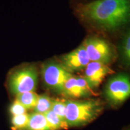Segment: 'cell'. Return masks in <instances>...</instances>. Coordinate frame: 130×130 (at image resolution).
Segmentation results:
<instances>
[{"label":"cell","mask_w":130,"mask_h":130,"mask_svg":"<svg viewBox=\"0 0 130 130\" xmlns=\"http://www.w3.org/2000/svg\"><path fill=\"white\" fill-rule=\"evenodd\" d=\"M51 110L61 119L66 121V101L59 100H53Z\"/></svg>","instance_id":"15"},{"label":"cell","mask_w":130,"mask_h":130,"mask_svg":"<svg viewBox=\"0 0 130 130\" xmlns=\"http://www.w3.org/2000/svg\"><path fill=\"white\" fill-rule=\"evenodd\" d=\"M113 73V70L105 63L90 61L85 68L84 78L92 88H96L108 75Z\"/></svg>","instance_id":"7"},{"label":"cell","mask_w":130,"mask_h":130,"mask_svg":"<svg viewBox=\"0 0 130 130\" xmlns=\"http://www.w3.org/2000/svg\"><path fill=\"white\" fill-rule=\"evenodd\" d=\"M49 126L51 130L66 129L68 128V125L65 121L58 116L51 110L45 114Z\"/></svg>","instance_id":"12"},{"label":"cell","mask_w":130,"mask_h":130,"mask_svg":"<svg viewBox=\"0 0 130 130\" xmlns=\"http://www.w3.org/2000/svg\"><path fill=\"white\" fill-rule=\"evenodd\" d=\"M90 62L88 54L83 45L63 57L64 67L68 71L82 69Z\"/></svg>","instance_id":"8"},{"label":"cell","mask_w":130,"mask_h":130,"mask_svg":"<svg viewBox=\"0 0 130 130\" xmlns=\"http://www.w3.org/2000/svg\"><path fill=\"white\" fill-rule=\"evenodd\" d=\"M63 93L68 96L78 98L84 96V94L81 90L77 81V78L71 77L68 79L64 85Z\"/></svg>","instance_id":"10"},{"label":"cell","mask_w":130,"mask_h":130,"mask_svg":"<svg viewBox=\"0 0 130 130\" xmlns=\"http://www.w3.org/2000/svg\"><path fill=\"white\" fill-rule=\"evenodd\" d=\"M66 122L69 126H79L91 122L102 111L101 103L97 100L66 101Z\"/></svg>","instance_id":"2"},{"label":"cell","mask_w":130,"mask_h":130,"mask_svg":"<svg viewBox=\"0 0 130 130\" xmlns=\"http://www.w3.org/2000/svg\"><path fill=\"white\" fill-rule=\"evenodd\" d=\"M123 51L125 57L130 61V31L126 36L123 43Z\"/></svg>","instance_id":"17"},{"label":"cell","mask_w":130,"mask_h":130,"mask_svg":"<svg viewBox=\"0 0 130 130\" xmlns=\"http://www.w3.org/2000/svg\"><path fill=\"white\" fill-rule=\"evenodd\" d=\"M53 100H52L51 98L46 95L39 96L36 105L34 109L35 112L45 115V113L51 110Z\"/></svg>","instance_id":"13"},{"label":"cell","mask_w":130,"mask_h":130,"mask_svg":"<svg viewBox=\"0 0 130 130\" xmlns=\"http://www.w3.org/2000/svg\"><path fill=\"white\" fill-rule=\"evenodd\" d=\"M38 98L39 95L35 92H28L16 95V100L22 104L27 110H34L36 105Z\"/></svg>","instance_id":"11"},{"label":"cell","mask_w":130,"mask_h":130,"mask_svg":"<svg viewBox=\"0 0 130 130\" xmlns=\"http://www.w3.org/2000/svg\"><path fill=\"white\" fill-rule=\"evenodd\" d=\"M42 72L45 84L49 88L58 93H63L65 83L72 77V75L64 66L53 62L45 64Z\"/></svg>","instance_id":"4"},{"label":"cell","mask_w":130,"mask_h":130,"mask_svg":"<svg viewBox=\"0 0 130 130\" xmlns=\"http://www.w3.org/2000/svg\"><path fill=\"white\" fill-rule=\"evenodd\" d=\"M105 93L114 104H120L130 97V79L125 75L112 78L107 84Z\"/></svg>","instance_id":"5"},{"label":"cell","mask_w":130,"mask_h":130,"mask_svg":"<svg viewBox=\"0 0 130 130\" xmlns=\"http://www.w3.org/2000/svg\"><path fill=\"white\" fill-rule=\"evenodd\" d=\"M25 130H51L46 119L43 114L32 113L30 115L29 121Z\"/></svg>","instance_id":"9"},{"label":"cell","mask_w":130,"mask_h":130,"mask_svg":"<svg viewBox=\"0 0 130 130\" xmlns=\"http://www.w3.org/2000/svg\"><path fill=\"white\" fill-rule=\"evenodd\" d=\"M83 17L107 29H115L130 19V0H95L81 5Z\"/></svg>","instance_id":"1"},{"label":"cell","mask_w":130,"mask_h":130,"mask_svg":"<svg viewBox=\"0 0 130 130\" xmlns=\"http://www.w3.org/2000/svg\"><path fill=\"white\" fill-rule=\"evenodd\" d=\"M37 84V73L33 66H27L11 75L9 79V89L15 95L35 92Z\"/></svg>","instance_id":"3"},{"label":"cell","mask_w":130,"mask_h":130,"mask_svg":"<svg viewBox=\"0 0 130 130\" xmlns=\"http://www.w3.org/2000/svg\"><path fill=\"white\" fill-rule=\"evenodd\" d=\"M10 113L12 116H18L27 113V108L17 100H15L10 107Z\"/></svg>","instance_id":"16"},{"label":"cell","mask_w":130,"mask_h":130,"mask_svg":"<svg viewBox=\"0 0 130 130\" xmlns=\"http://www.w3.org/2000/svg\"><path fill=\"white\" fill-rule=\"evenodd\" d=\"M83 46L85 48L90 61L106 64L111 58V50L105 40L97 37L87 38Z\"/></svg>","instance_id":"6"},{"label":"cell","mask_w":130,"mask_h":130,"mask_svg":"<svg viewBox=\"0 0 130 130\" xmlns=\"http://www.w3.org/2000/svg\"><path fill=\"white\" fill-rule=\"evenodd\" d=\"M30 115L24 114L18 116H12V125L14 130H25L28 125Z\"/></svg>","instance_id":"14"}]
</instances>
